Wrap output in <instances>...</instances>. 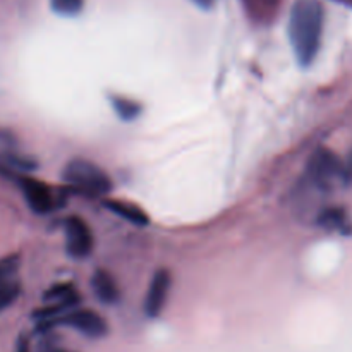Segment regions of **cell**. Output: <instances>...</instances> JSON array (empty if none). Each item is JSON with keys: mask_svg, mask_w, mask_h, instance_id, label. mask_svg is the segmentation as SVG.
Segmentation results:
<instances>
[{"mask_svg": "<svg viewBox=\"0 0 352 352\" xmlns=\"http://www.w3.org/2000/svg\"><path fill=\"white\" fill-rule=\"evenodd\" d=\"M325 9L320 0H296L289 14V41L299 67H309L322 48Z\"/></svg>", "mask_w": 352, "mask_h": 352, "instance_id": "1", "label": "cell"}, {"mask_svg": "<svg viewBox=\"0 0 352 352\" xmlns=\"http://www.w3.org/2000/svg\"><path fill=\"white\" fill-rule=\"evenodd\" d=\"M62 179L69 188L88 198H100L112 191V181L109 174L88 160L69 162L65 165Z\"/></svg>", "mask_w": 352, "mask_h": 352, "instance_id": "2", "label": "cell"}, {"mask_svg": "<svg viewBox=\"0 0 352 352\" xmlns=\"http://www.w3.org/2000/svg\"><path fill=\"white\" fill-rule=\"evenodd\" d=\"M55 327H69V329L78 330L88 339H103L109 333V325H107L105 318L98 315L91 309H71V311L64 313L58 318L47 320V322H36V329L34 332L40 336H47L50 333Z\"/></svg>", "mask_w": 352, "mask_h": 352, "instance_id": "3", "label": "cell"}, {"mask_svg": "<svg viewBox=\"0 0 352 352\" xmlns=\"http://www.w3.org/2000/svg\"><path fill=\"white\" fill-rule=\"evenodd\" d=\"M344 167L340 164L339 157L329 148H318L311 155L306 168V177L308 182L318 191H329L332 189L333 182L342 179Z\"/></svg>", "mask_w": 352, "mask_h": 352, "instance_id": "4", "label": "cell"}, {"mask_svg": "<svg viewBox=\"0 0 352 352\" xmlns=\"http://www.w3.org/2000/svg\"><path fill=\"white\" fill-rule=\"evenodd\" d=\"M3 174L14 175V181L21 188V192H23L31 212L36 215H47L55 208L54 195L47 184L26 174H12V172H3Z\"/></svg>", "mask_w": 352, "mask_h": 352, "instance_id": "5", "label": "cell"}, {"mask_svg": "<svg viewBox=\"0 0 352 352\" xmlns=\"http://www.w3.org/2000/svg\"><path fill=\"white\" fill-rule=\"evenodd\" d=\"M19 254L0 258V313L9 309L19 299L23 285L19 280Z\"/></svg>", "mask_w": 352, "mask_h": 352, "instance_id": "6", "label": "cell"}, {"mask_svg": "<svg viewBox=\"0 0 352 352\" xmlns=\"http://www.w3.org/2000/svg\"><path fill=\"white\" fill-rule=\"evenodd\" d=\"M65 248L69 256L74 260H85L93 251V234L88 223L78 215L69 217L64 222Z\"/></svg>", "mask_w": 352, "mask_h": 352, "instance_id": "7", "label": "cell"}, {"mask_svg": "<svg viewBox=\"0 0 352 352\" xmlns=\"http://www.w3.org/2000/svg\"><path fill=\"white\" fill-rule=\"evenodd\" d=\"M172 285V275L168 270H158L153 275L148 287L146 298H144V315L148 318L155 320L164 313L165 305H167L168 292H170Z\"/></svg>", "mask_w": 352, "mask_h": 352, "instance_id": "8", "label": "cell"}, {"mask_svg": "<svg viewBox=\"0 0 352 352\" xmlns=\"http://www.w3.org/2000/svg\"><path fill=\"white\" fill-rule=\"evenodd\" d=\"M316 223L322 227L325 232L339 234V236H352V220L349 213L340 206H330L325 208L316 219Z\"/></svg>", "mask_w": 352, "mask_h": 352, "instance_id": "9", "label": "cell"}, {"mask_svg": "<svg viewBox=\"0 0 352 352\" xmlns=\"http://www.w3.org/2000/svg\"><path fill=\"white\" fill-rule=\"evenodd\" d=\"M91 289L93 292H95L96 299H98L102 305L112 306L119 302L120 292H119V287H117V282L107 270L98 268V270L93 274Z\"/></svg>", "mask_w": 352, "mask_h": 352, "instance_id": "10", "label": "cell"}, {"mask_svg": "<svg viewBox=\"0 0 352 352\" xmlns=\"http://www.w3.org/2000/svg\"><path fill=\"white\" fill-rule=\"evenodd\" d=\"M105 208L110 210L113 215L120 217L122 220H126V222L133 223L136 227H146L150 223V217L143 212V208L136 206L134 203L109 199V201H105Z\"/></svg>", "mask_w": 352, "mask_h": 352, "instance_id": "11", "label": "cell"}, {"mask_svg": "<svg viewBox=\"0 0 352 352\" xmlns=\"http://www.w3.org/2000/svg\"><path fill=\"white\" fill-rule=\"evenodd\" d=\"M0 165L2 172H12V174H30L36 170V162L24 155L14 153V151H2L0 153Z\"/></svg>", "mask_w": 352, "mask_h": 352, "instance_id": "12", "label": "cell"}, {"mask_svg": "<svg viewBox=\"0 0 352 352\" xmlns=\"http://www.w3.org/2000/svg\"><path fill=\"white\" fill-rule=\"evenodd\" d=\"M110 105H112V110L116 112V116L120 120H124V122L136 120L141 116V112H143L141 103H138L133 98H127V96L112 95L110 96Z\"/></svg>", "mask_w": 352, "mask_h": 352, "instance_id": "13", "label": "cell"}, {"mask_svg": "<svg viewBox=\"0 0 352 352\" xmlns=\"http://www.w3.org/2000/svg\"><path fill=\"white\" fill-rule=\"evenodd\" d=\"M45 302H74L79 305L81 302V296L74 289L72 284H57L54 287L48 289L43 296Z\"/></svg>", "mask_w": 352, "mask_h": 352, "instance_id": "14", "label": "cell"}, {"mask_svg": "<svg viewBox=\"0 0 352 352\" xmlns=\"http://www.w3.org/2000/svg\"><path fill=\"white\" fill-rule=\"evenodd\" d=\"M85 0H50V7L55 14L64 17L78 16L82 10Z\"/></svg>", "mask_w": 352, "mask_h": 352, "instance_id": "15", "label": "cell"}, {"mask_svg": "<svg viewBox=\"0 0 352 352\" xmlns=\"http://www.w3.org/2000/svg\"><path fill=\"white\" fill-rule=\"evenodd\" d=\"M191 2L195 3V6H198L199 9L210 10V9H213V7H215L217 0H191Z\"/></svg>", "mask_w": 352, "mask_h": 352, "instance_id": "16", "label": "cell"}, {"mask_svg": "<svg viewBox=\"0 0 352 352\" xmlns=\"http://www.w3.org/2000/svg\"><path fill=\"white\" fill-rule=\"evenodd\" d=\"M16 352H30V340H28L24 336L19 337V340H17Z\"/></svg>", "mask_w": 352, "mask_h": 352, "instance_id": "17", "label": "cell"}, {"mask_svg": "<svg viewBox=\"0 0 352 352\" xmlns=\"http://www.w3.org/2000/svg\"><path fill=\"white\" fill-rule=\"evenodd\" d=\"M40 352H67V351L58 349V347H55V344H52L50 340H48V342H43V344H41Z\"/></svg>", "mask_w": 352, "mask_h": 352, "instance_id": "18", "label": "cell"}, {"mask_svg": "<svg viewBox=\"0 0 352 352\" xmlns=\"http://www.w3.org/2000/svg\"><path fill=\"white\" fill-rule=\"evenodd\" d=\"M0 141H3V143H14V138L10 136L9 133H6V131H0Z\"/></svg>", "mask_w": 352, "mask_h": 352, "instance_id": "19", "label": "cell"}]
</instances>
